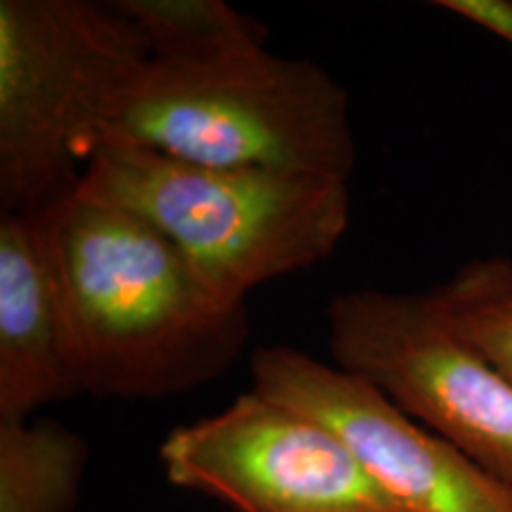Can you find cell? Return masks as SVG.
I'll return each mask as SVG.
<instances>
[{"instance_id":"cell-9","label":"cell","mask_w":512,"mask_h":512,"mask_svg":"<svg viewBox=\"0 0 512 512\" xmlns=\"http://www.w3.org/2000/svg\"><path fill=\"white\" fill-rule=\"evenodd\" d=\"M88 444L57 420L0 422V512H74Z\"/></svg>"},{"instance_id":"cell-1","label":"cell","mask_w":512,"mask_h":512,"mask_svg":"<svg viewBox=\"0 0 512 512\" xmlns=\"http://www.w3.org/2000/svg\"><path fill=\"white\" fill-rule=\"evenodd\" d=\"M83 394L166 399L219 380L249 339L247 306L223 304L159 230L76 188L50 207Z\"/></svg>"},{"instance_id":"cell-6","label":"cell","mask_w":512,"mask_h":512,"mask_svg":"<svg viewBox=\"0 0 512 512\" xmlns=\"http://www.w3.org/2000/svg\"><path fill=\"white\" fill-rule=\"evenodd\" d=\"M164 477L235 512H411L335 432L249 387L159 444Z\"/></svg>"},{"instance_id":"cell-4","label":"cell","mask_w":512,"mask_h":512,"mask_svg":"<svg viewBox=\"0 0 512 512\" xmlns=\"http://www.w3.org/2000/svg\"><path fill=\"white\" fill-rule=\"evenodd\" d=\"M150 57L117 3L0 0V214L79 188Z\"/></svg>"},{"instance_id":"cell-8","label":"cell","mask_w":512,"mask_h":512,"mask_svg":"<svg viewBox=\"0 0 512 512\" xmlns=\"http://www.w3.org/2000/svg\"><path fill=\"white\" fill-rule=\"evenodd\" d=\"M83 394L50 209L0 214V422Z\"/></svg>"},{"instance_id":"cell-11","label":"cell","mask_w":512,"mask_h":512,"mask_svg":"<svg viewBox=\"0 0 512 512\" xmlns=\"http://www.w3.org/2000/svg\"><path fill=\"white\" fill-rule=\"evenodd\" d=\"M425 294L448 328L512 380V259L470 261Z\"/></svg>"},{"instance_id":"cell-10","label":"cell","mask_w":512,"mask_h":512,"mask_svg":"<svg viewBox=\"0 0 512 512\" xmlns=\"http://www.w3.org/2000/svg\"><path fill=\"white\" fill-rule=\"evenodd\" d=\"M145 36L152 60L200 62L266 46L268 29L223 0H117Z\"/></svg>"},{"instance_id":"cell-2","label":"cell","mask_w":512,"mask_h":512,"mask_svg":"<svg viewBox=\"0 0 512 512\" xmlns=\"http://www.w3.org/2000/svg\"><path fill=\"white\" fill-rule=\"evenodd\" d=\"M79 190L152 223L230 306L328 259L351 221L344 178L195 164L112 140L95 150Z\"/></svg>"},{"instance_id":"cell-3","label":"cell","mask_w":512,"mask_h":512,"mask_svg":"<svg viewBox=\"0 0 512 512\" xmlns=\"http://www.w3.org/2000/svg\"><path fill=\"white\" fill-rule=\"evenodd\" d=\"M107 140L195 164L344 181L358 159L342 83L316 62L266 46L200 62L150 57L121 98Z\"/></svg>"},{"instance_id":"cell-7","label":"cell","mask_w":512,"mask_h":512,"mask_svg":"<svg viewBox=\"0 0 512 512\" xmlns=\"http://www.w3.org/2000/svg\"><path fill=\"white\" fill-rule=\"evenodd\" d=\"M252 389L344 441L363 470L411 512H512V491L408 415L377 384L302 349L259 347Z\"/></svg>"},{"instance_id":"cell-5","label":"cell","mask_w":512,"mask_h":512,"mask_svg":"<svg viewBox=\"0 0 512 512\" xmlns=\"http://www.w3.org/2000/svg\"><path fill=\"white\" fill-rule=\"evenodd\" d=\"M325 316L335 366L377 384L512 491V380L448 328L427 294L351 290Z\"/></svg>"}]
</instances>
